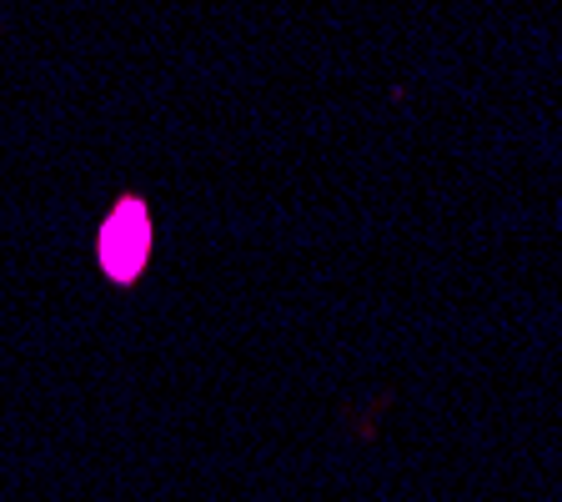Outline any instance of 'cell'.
Masks as SVG:
<instances>
[{
    "instance_id": "cell-1",
    "label": "cell",
    "mask_w": 562,
    "mask_h": 502,
    "mask_svg": "<svg viewBox=\"0 0 562 502\" xmlns=\"http://www.w3.org/2000/svg\"><path fill=\"white\" fill-rule=\"evenodd\" d=\"M146 257H151V216L131 197V201H121V207L111 211V222L101 226V267L116 281H136Z\"/></svg>"
}]
</instances>
